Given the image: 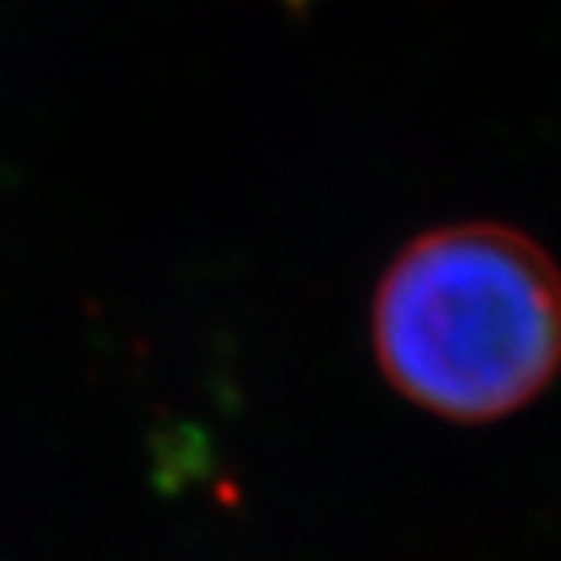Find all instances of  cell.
Wrapping results in <instances>:
<instances>
[{"label":"cell","instance_id":"1","mask_svg":"<svg viewBox=\"0 0 561 561\" xmlns=\"http://www.w3.org/2000/svg\"><path fill=\"white\" fill-rule=\"evenodd\" d=\"M379 373L453 423L525 409L561 373V271L500 222H456L405 244L373 302Z\"/></svg>","mask_w":561,"mask_h":561}]
</instances>
